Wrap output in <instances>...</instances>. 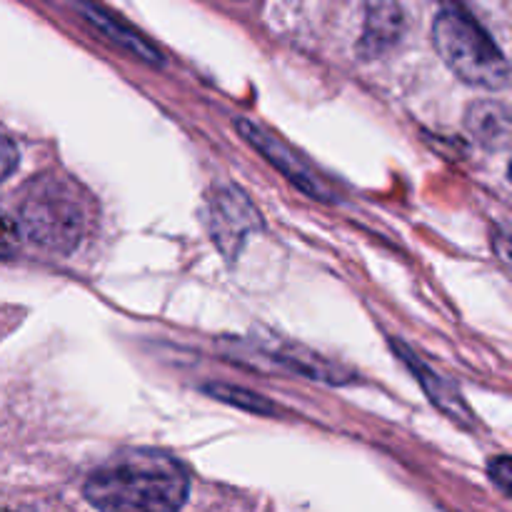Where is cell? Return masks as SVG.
<instances>
[{"mask_svg": "<svg viewBox=\"0 0 512 512\" xmlns=\"http://www.w3.org/2000/svg\"><path fill=\"white\" fill-rule=\"evenodd\" d=\"M10 230H13V228H10V223L3 218V213H0V238H5V235H8Z\"/></svg>", "mask_w": 512, "mask_h": 512, "instance_id": "obj_13", "label": "cell"}, {"mask_svg": "<svg viewBox=\"0 0 512 512\" xmlns=\"http://www.w3.org/2000/svg\"><path fill=\"white\" fill-rule=\"evenodd\" d=\"M390 345L395 348L398 358L403 360L410 370H413V375L418 378V383L423 385V390L428 393V398L433 400V403L438 405L445 415L460 420L463 425H470V410H468V405H465V400L460 398L458 388H455L453 383H448L443 375L435 373L430 365H425L423 360H420L418 355L408 348V345H403L400 340H390Z\"/></svg>", "mask_w": 512, "mask_h": 512, "instance_id": "obj_8", "label": "cell"}, {"mask_svg": "<svg viewBox=\"0 0 512 512\" xmlns=\"http://www.w3.org/2000/svg\"><path fill=\"white\" fill-rule=\"evenodd\" d=\"M405 28V15L398 0H365L363 38L358 50L365 58H380L400 40Z\"/></svg>", "mask_w": 512, "mask_h": 512, "instance_id": "obj_7", "label": "cell"}, {"mask_svg": "<svg viewBox=\"0 0 512 512\" xmlns=\"http://www.w3.org/2000/svg\"><path fill=\"white\" fill-rule=\"evenodd\" d=\"M18 225L40 248L70 253L88 228V208L78 185L60 173H43L23 188Z\"/></svg>", "mask_w": 512, "mask_h": 512, "instance_id": "obj_2", "label": "cell"}, {"mask_svg": "<svg viewBox=\"0 0 512 512\" xmlns=\"http://www.w3.org/2000/svg\"><path fill=\"white\" fill-rule=\"evenodd\" d=\"M465 128L470 138L488 150H508L510 113L498 100H478L465 110Z\"/></svg>", "mask_w": 512, "mask_h": 512, "instance_id": "obj_9", "label": "cell"}, {"mask_svg": "<svg viewBox=\"0 0 512 512\" xmlns=\"http://www.w3.org/2000/svg\"><path fill=\"white\" fill-rule=\"evenodd\" d=\"M433 45L443 63L468 85L500 90L510 83V65L503 50L463 10H440L433 20Z\"/></svg>", "mask_w": 512, "mask_h": 512, "instance_id": "obj_3", "label": "cell"}, {"mask_svg": "<svg viewBox=\"0 0 512 512\" xmlns=\"http://www.w3.org/2000/svg\"><path fill=\"white\" fill-rule=\"evenodd\" d=\"M75 10H78L98 33H103L110 43L118 45L123 53L133 55V58H138L140 63L145 65H155V68H163L165 65L163 55H160V50L155 48L150 40H145L133 25H128L123 18L110 13V10L103 8L100 3H95V0H78V3H75Z\"/></svg>", "mask_w": 512, "mask_h": 512, "instance_id": "obj_6", "label": "cell"}, {"mask_svg": "<svg viewBox=\"0 0 512 512\" xmlns=\"http://www.w3.org/2000/svg\"><path fill=\"white\" fill-rule=\"evenodd\" d=\"M490 478L495 480V485H498V488L503 490L505 495L510 493L512 465H510V458H508V455H500L498 460H493V463H490Z\"/></svg>", "mask_w": 512, "mask_h": 512, "instance_id": "obj_12", "label": "cell"}, {"mask_svg": "<svg viewBox=\"0 0 512 512\" xmlns=\"http://www.w3.org/2000/svg\"><path fill=\"white\" fill-rule=\"evenodd\" d=\"M0 512H3V510H0Z\"/></svg>", "mask_w": 512, "mask_h": 512, "instance_id": "obj_14", "label": "cell"}, {"mask_svg": "<svg viewBox=\"0 0 512 512\" xmlns=\"http://www.w3.org/2000/svg\"><path fill=\"white\" fill-rule=\"evenodd\" d=\"M235 125H238V133L243 135V140H248V143L253 145L270 165H275V170H280L295 188L303 190L310 198L320 200V203H333V188H330V185L315 173L313 165H310L303 155L295 153L285 140H280L278 135L270 133L263 125L253 123V120L248 118H238Z\"/></svg>", "mask_w": 512, "mask_h": 512, "instance_id": "obj_4", "label": "cell"}, {"mask_svg": "<svg viewBox=\"0 0 512 512\" xmlns=\"http://www.w3.org/2000/svg\"><path fill=\"white\" fill-rule=\"evenodd\" d=\"M208 223L210 235L228 258H235L248 235L263 225L260 213L240 188H223L210 198Z\"/></svg>", "mask_w": 512, "mask_h": 512, "instance_id": "obj_5", "label": "cell"}, {"mask_svg": "<svg viewBox=\"0 0 512 512\" xmlns=\"http://www.w3.org/2000/svg\"><path fill=\"white\" fill-rule=\"evenodd\" d=\"M190 493V475L160 450H125L100 465L83 495L100 512H178Z\"/></svg>", "mask_w": 512, "mask_h": 512, "instance_id": "obj_1", "label": "cell"}, {"mask_svg": "<svg viewBox=\"0 0 512 512\" xmlns=\"http://www.w3.org/2000/svg\"><path fill=\"white\" fill-rule=\"evenodd\" d=\"M15 168H18V148H15L13 140L0 135V183L8 180L15 173Z\"/></svg>", "mask_w": 512, "mask_h": 512, "instance_id": "obj_11", "label": "cell"}, {"mask_svg": "<svg viewBox=\"0 0 512 512\" xmlns=\"http://www.w3.org/2000/svg\"><path fill=\"white\" fill-rule=\"evenodd\" d=\"M203 390L210 395V398L220 400V403H228V405H233V408L248 410V413H255V415H273L275 410H278L275 408V403L265 400L263 395L250 393V390L238 388V385L210 383V385H205Z\"/></svg>", "mask_w": 512, "mask_h": 512, "instance_id": "obj_10", "label": "cell"}]
</instances>
